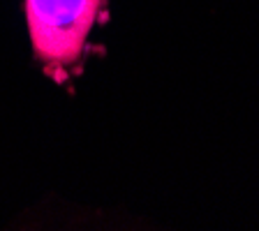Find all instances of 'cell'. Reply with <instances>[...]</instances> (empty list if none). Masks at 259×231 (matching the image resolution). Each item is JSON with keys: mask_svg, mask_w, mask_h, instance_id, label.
<instances>
[{"mask_svg": "<svg viewBox=\"0 0 259 231\" xmlns=\"http://www.w3.org/2000/svg\"><path fill=\"white\" fill-rule=\"evenodd\" d=\"M102 5V0H23L32 54L56 81L81 63Z\"/></svg>", "mask_w": 259, "mask_h": 231, "instance_id": "6da1fadb", "label": "cell"}]
</instances>
